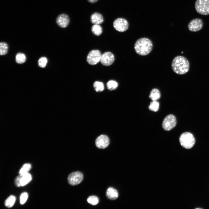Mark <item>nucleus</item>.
Here are the masks:
<instances>
[{
	"mask_svg": "<svg viewBox=\"0 0 209 209\" xmlns=\"http://www.w3.org/2000/svg\"><path fill=\"white\" fill-rule=\"evenodd\" d=\"M88 202L93 205L97 204L99 202L98 198L95 196H91L89 197L87 199Z\"/></svg>",
	"mask_w": 209,
	"mask_h": 209,
	"instance_id": "nucleus-25",
	"label": "nucleus"
},
{
	"mask_svg": "<svg viewBox=\"0 0 209 209\" xmlns=\"http://www.w3.org/2000/svg\"><path fill=\"white\" fill-rule=\"evenodd\" d=\"M16 200L15 197L12 195L9 197L5 201V206L8 208L12 207L14 205Z\"/></svg>",
	"mask_w": 209,
	"mask_h": 209,
	"instance_id": "nucleus-18",
	"label": "nucleus"
},
{
	"mask_svg": "<svg viewBox=\"0 0 209 209\" xmlns=\"http://www.w3.org/2000/svg\"><path fill=\"white\" fill-rule=\"evenodd\" d=\"M32 179L31 176L28 173L22 176L20 181L21 186H24L29 182Z\"/></svg>",
	"mask_w": 209,
	"mask_h": 209,
	"instance_id": "nucleus-16",
	"label": "nucleus"
},
{
	"mask_svg": "<svg viewBox=\"0 0 209 209\" xmlns=\"http://www.w3.org/2000/svg\"><path fill=\"white\" fill-rule=\"evenodd\" d=\"M118 83L114 80H110L107 84V89L111 91L116 89L118 87Z\"/></svg>",
	"mask_w": 209,
	"mask_h": 209,
	"instance_id": "nucleus-24",
	"label": "nucleus"
},
{
	"mask_svg": "<svg viewBox=\"0 0 209 209\" xmlns=\"http://www.w3.org/2000/svg\"><path fill=\"white\" fill-rule=\"evenodd\" d=\"M106 195L109 199L114 200L118 197V193L116 190L113 188L109 187L107 190Z\"/></svg>",
	"mask_w": 209,
	"mask_h": 209,
	"instance_id": "nucleus-14",
	"label": "nucleus"
},
{
	"mask_svg": "<svg viewBox=\"0 0 209 209\" xmlns=\"http://www.w3.org/2000/svg\"><path fill=\"white\" fill-rule=\"evenodd\" d=\"M91 30L93 34L97 36L100 35L102 32V27L99 24H94L92 26Z\"/></svg>",
	"mask_w": 209,
	"mask_h": 209,
	"instance_id": "nucleus-17",
	"label": "nucleus"
},
{
	"mask_svg": "<svg viewBox=\"0 0 209 209\" xmlns=\"http://www.w3.org/2000/svg\"><path fill=\"white\" fill-rule=\"evenodd\" d=\"M89 2L91 3H94L96 2L98 0H87Z\"/></svg>",
	"mask_w": 209,
	"mask_h": 209,
	"instance_id": "nucleus-29",
	"label": "nucleus"
},
{
	"mask_svg": "<svg viewBox=\"0 0 209 209\" xmlns=\"http://www.w3.org/2000/svg\"><path fill=\"white\" fill-rule=\"evenodd\" d=\"M160 97L161 93L158 89L154 88L151 90L149 94V98L152 101H157Z\"/></svg>",
	"mask_w": 209,
	"mask_h": 209,
	"instance_id": "nucleus-15",
	"label": "nucleus"
},
{
	"mask_svg": "<svg viewBox=\"0 0 209 209\" xmlns=\"http://www.w3.org/2000/svg\"><path fill=\"white\" fill-rule=\"evenodd\" d=\"M173 71L176 73L183 75L187 73L190 68L189 61L185 57L178 56L173 59L171 64Z\"/></svg>",
	"mask_w": 209,
	"mask_h": 209,
	"instance_id": "nucleus-1",
	"label": "nucleus"
},
{
	"mask_svg": "<svg viewBox=\"0 0 209 209\" xmlns=\"http://www.w3.org/2000/svg\"><path fill=\"white\" fill-rule=\"evenodd\" d=\"M83 179V176L81 172L78 171L75 172L69 175L68 181L70 185H75L81 183Z\"/></svg>",
	"mask_w": 209,
	"mask_h": 209,
	"instance_id": "nucleus-7",
	"label": "nucleus"
},
{
	"mask_svg": "<svg viewBox=\"0 0 209 209\" xmlns=\"http://www.w3.org/2000/svg\"><path fill=\"white\" fill-rule=\"evenodd\" d=\"M28 198V194L26 192L23 193L20 197V202L21 204H24Z\"/></svg>",
	"mask_w": 209,
	"mask_h": 209,
	"instance_id": "nucleus-27",
	"label": "nucleus"
},
{
	"mask_svg": "<svg viewBox=\"0 0 209 209\" xmlns=\"http://www.w3.org/2000/svg\"><path fill=\"white\" fill-rule=\"evenodd\" d=\"M179 140L181 145L186 149L192 148L195 142L194 136L189 132H185L182 134L180 136Z\"/></svg>",
	"mask_w": 209,
	"mask_h": 209,
	"instance_id": "nucleus-3",
	"label": "nucleus"
},
{
	"mask_svg": "<svg viewBox=\"0 0 209 209\" xmlns=\"http://www.w3.org/2000/svg\"><path fill=\"white\" fill-rule=\"evenodd\" d=\"M47 61V58L46 57H42L38 61V65L41 68H44L46 66Z\"/></svg>",
	"mask_w": 209,
	"mask_h": 209,
	"instance_id": "nucleus-26",
	"label": "nucleus"
},
{
	"mask_svg": "<svg viewBox=\"0 0 209 209\" xmlns=\"http://www.w3.org/2000/svg\"><path fill=\"white\" fill-rule=\"evenodd\" d=\"M90 21L91 23L93 24L100 25L103 22L104 18L98 12H94L91 15Z\"/></svg>",
	"mask_w": 209,
	"mask_h": 209,
	"instance_id": "nucleus-13",
	"label": "nucleus"
},
{
	"mask_svg": "<svg viewBox=\"0 0 209 209\" xmlns=\"http://www.w3.org/2000/svg\"><path fill=\"white\" fill-rule=\"evenodd\" d=\"M203 26V23L201 19L195 18L190 22L188 25V27L190 31L196 32L201 30Z\"/></svg>",
	"mask_w": 209,
	"mask_h": 209,
	"instance_id": "nucleus-9",
	"label": "nucleus"
},
{
	"mask_svg": "<svg viewBox=\"0 0 209 209\" xmlns=\"http://www.w3.org/2000/svg\"><path fill=\"white\" fill-rule=\"evenodd\" d=\"M113 25L114 28L120 32H123L126 31L128 28V21L125 19L118 18L113 21Z\"/></svg>",
	"mask_w": 209,
	"mask_h": 209,
	"instance_id": "nucleus-8",
	"label": "nucleus"
},
{
	"mask_svg": "<svg viewBox=\"0 0 209 209\" xmlns=\"http://www.w3.org/2000/svg\"><path fill=\"white\" fill-rule=\"evenodd\" d=\"M153 44L148 38L143 37L138 39L134 44V48L136 53L139 55L145 56L152 51Z\"/></svg>",
	"mask_w": 209,
	"mask_h": 209,
	"instance_id": "nucleus-2",
	"label": "nucleus"
},
{
	"mask_svg": "<svg viewBox=\"0 0 209 209\" xmlns=\"http://www.w3.org/2000/svg\"><path fill=\"white\" fill-rule=\"evenodd\" d=\"M56 21L57 25L61 28L66 27L69 24L70 19L68 16L65 14H61L56 18Z\"/></svg>",
	"mask_w": 209,
	"mask_h": 209,
	"instance_id": "nucleus-12",
	"label": "nucleus"
},
{
	"mask_svg": "<svg viewBox=\"0 0 209 209\" xmlns=\"http://www.w3.org/2000/svg\"><path fill=\"white\" fill-rule=\"evenodd\" d=\"M8 46L7 44L4 42H1L0 44V54L3 55L6 54L8 51Z\"/></svg>",
	"mask_w": 209,
	"mask_h": 209,
	"instance_id": "nucleus-22",
	"label": "nucleus"
},
{
	"mask_svg": "<svg viewBox=\"0 0 209 209\" xmlns=\"http://www.w3.org/2000/svg\"><path fill=\"white\" fill-rule=\"evenodd\" d=\"M26 59L25 55L22 53H18L15 57L16 62L19 64L24 63L26 61Z\"/></svg>",
	"mask_w": 209,
	"mask_h": 209,
	"instance_id": "nucleus-20",
	"label": "nucleus"
},
{
	"mask_svg": "<svg viewBox=\"0 0 209 209\" xmlns=\"http://www.w3.org/2000/svg\"><path fill=\"white\" fill-rule=\"evenodd\" d=\"M109 143L108 137L106 135H102L98 137L95 141L96 147L100 149H105L108 146Z\"/></svg>",
	"mask_w": 209,
	"mask_h": 209,
	"instance_id": "nucleus-11",
	"label": "nucleus"
},
{
	"mask_svg": "<svg viewBox=\"0 0 209 209\" xmlns=\"http://www.w3.org/2000/svg\"><path fill=\"white\" fill-rule=\"evenodd\" d=\"M114 59L113 55L110 52H107L102 55L100 62L103 65L108 66L113 63Z\"/></svg>",
	"mask_w": 209,
	"mask_h": 209,
	"instance_id": "nucleus-10",
	"label": "nucleus"
},
{
	"mask_svg": "<svg viewBox=\"0 0 209 209\" xmlns=\"http://www.w3.org/2000/svg\"><path fill=\"white\" fill-rule=\"evenodd\" d=\"M176 120L175 117L172 114H169L164 119L162 124V127L165 130H171L176 126Z\"/></svg>",
	"mask_w": 209,
	"mask_h": 209,
	"instance_id": "nucleus-5",
	"label": "nucleus"
},
{
	"mask_svg": "<svg viewBox=\"0 0 209 209\" xmlns=\"http://www.w3.org/2000/svg\"><path fill=\"white\" fill-rule=\"evenodd\" d=\"M22 175L19 174V175L17 176L15 180V183L17 187H20L21 186L20 181L21 177Z\"/></svg>",
	"mask_w": 209,
	"mask_h": 209,
	"instance_id": "nucleus-28",
	"label": "nucleus"
},
{
	"mask_svg": "<svg viewBox=\"0 0 209 209\" xmlns=\"http://www.w3.org/2000/svg\"><path fill=\"white\" fill-rule=\"evenodd\" d=\"M159 107V103L157 101H152L149 106L148 108L151 111L156 112L158 111Z\"/></svg>",
	"mask_w": 209,
	"mask_h": 209,
	"instance_id": "nucleus-21",
	"label": "nucleus"
},
{
	"mask_svg": "<svg viewBox=\"0 0 209 209\" xmlns=\"http://www.w3.org/2000/svg\"><path fill=\"white\" fill-rule=\"evenodd\" d=\"M31 166L30 163H26L24 164L19 172V174L23 176L27 173L30 170Z\"/></svg>",
	"mask_w": 209,
	"mask_h": 209,
	"instance_id": "nucleus-19",
	"label": "nucleus"
},
{
	"mask_svg": "<svg viewBox=\"0 0 209 209\" xmlns=\"http://www.w3.org/2000/svg\"><path fill=\"white\" fill-rule=\"evenodd\" d=\"M195 7L199 14L204 15H209V0H197Z\"/></svg>",
	"mask_w": 209,
	"mask_h": 209,
	"instance_id": "nucleus-4",
	"label": "nucleus"
},
{
	"mask_svg": "<svg viewBox=\"0 0 209 209\" xmlns=\"http://www.w3.org/2000/svg\"><path fill=\"white\" fill-rule=\"evenodd\" d=\"M93 87L96 92H101L104 89V84L102 82L96 81L93 84Z\"/></svg>",
	"mask_w": 209,
	"mask_h": 209,
	"instance_id": "nucleus-23",
	"label": "nucleus"
},
{
	"mask_svg": "<svg viewBox=\"0 0 209 209\" xmlns=\"http://www.w3.org/2000/svg\"><path fill=\"white\" fill-rule=\"evenodd\" d=\"M101 54L100 51L95 50L90 51L87 57V60L90 64L94 65L100 61Z\"/></svg>",
	"mask_w": 209,
	"mask_h": 209,
	"instance_id": "nucleus-6",
	"label": "nucleus"
}]
</instances>
